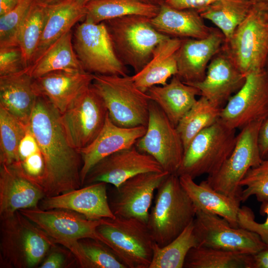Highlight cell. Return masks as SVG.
Instances as JSON below:
<instances>
[{"mask_svg":"<svg viewBox=\"0 0 268 268\" xmlns=\"http://www.w3.org/2000/svg\"><path fill=\"white\" fill-rule=\"evenodd\" d=\"M222 47L244 75L264 69L268 55V4L254 3Z\"/></svg>","mask_w":268,"mask_h":268,"instance_id":"cell-6","label":"cell"},{"mask_svg":"<svg viewBox=\"0 0 268 268\" xmlns=\"http://www.w3.org/2000/svg\"><path fill=\"white\" fill-rule=\"evenodd\" d=\"M252 255L199 246L188 252L185 268H252Z\"/></svg>","mask_w":268,"mask_h":268,"instance_id":"cell-33","label":"cell"},{"mask_svg":"<svg viewBox=\"0 0 268 268\" xmlns=\"http://www.w3.org/2000/svg\"><path fill=\"white\" fill-rule=\"evenodd\" d=\"M25 69L19 46L0 47V76L17 73Z\"/></svg>","mask_w":268,"mask_h":268,"instance_id":"cell-43","label":"cell"},{"mask_svg":"<svg viewBox=\"0 0 268 268\" xmlns=\"http://www.w3.org/2000/svg\"><path fill=\"white\" fill-rule=\"evenodd\" d=\"M264 121H254L241 129L229 156L216 173L208 176L205 180L211 188L240 200L243 189L240 182L251 168L259 165L263 160L259 149L258 136Z\"/></svg>","mask_w":268,"mask_h":268,"instance_id":"cell-9","label":"cell"},{"mask_svg":"<svg viewBox=\"0 0 268 268\" xmlns=\"http://www.w3.org/2000/svg\"><path fill=\"white\" fill-rule=\"evenodd\" d=\"M11 167L43 189L46 176L45 160L29 126L19 145L17 163Z\"/></svg>","mask_w":268,"mask_h":268,"instance_id":"cell-37","label":"cell"},{"mask_svg":"<svg viewBox=\"0 0 268 268\" xmlns=\"http://www.w3.org/2000/svg\"><path fill=\"white\" fill-rule=\"evenodd\" d=\"M107 184L97 182L59 195L44 198L39 207L43 210L73 211L91 220L114 218L109 203Z\"/></svg>","mask_w":268,"mask_h":268,"instance_id":"cell-20","label":"cell"},{"mask_svg":"<svg viewBox=\"0 0 268 268\" xmlns=\"http://www.w3.org/2000/svg\"><path fill=\"white\" fill-rule=\"evenodd\" d=\"M236 130L220 118L199 133L184 152L176 174L195 179L204 174L216 173L228 158L235 146Z\"/></svg>","mask_w":268,"mask_h":268,"instance_id":"cell-7","label":"cell"},{"mask_svg":"<svg viewBox=\"0 0 268 268\" xmlns=\"http://www.w3.org/2000/svg\"><path fill=\"white\" fill-rule=\"evenodd\" d=\"M266 158H268V155L267 156Z\"/></svg>","mask_w":268,"mask_h":268,"instance_id":"cell-55","label":"cell"},{"mask_svg":"<svg viewBox=\"0 0 268 268\" xmlns=\"http://www.w3.org/2000/svg\"><path fill=\"white\" fill-rule=\"evenodd\" d=\"M250 1L253 3H265L268 4V0H249Z\"/></svg>","mask_w":268,"mask_h":268,"instance_id":"cell-51","label":"cell"},{"mask_svg":"<svg viewBox=\"0 0 268 268\" xmlns=\"http://www.w3.org/2000/svg\"><path fill=\"white\" fill-rule=\"evenodd\" d=\"M34 0H20L10 12L0 16V47L19 46L21 27Z\"/></svg>","mask_w":268,"mask_h":268,"instance_id":"cell-40","label":"cell"},{"mask_svg":"<svg viewBox=\"0 0 268 268\" xmlns=\"http://www.w3.org/2000/svg\"><path fill=\"white\" fill-rule=\"evenodd\" d=\"M258 144L260 154L264 159L268 154V117L262 123L259 133Z\"/></svg>","mask_w":268,"mask_h":268,"instance_id":"cell-46","label":"cell"},{"mask_svg":"<svg viewBox=\"0 0 268 268\" xmlns=\"http://www.w3.org/2000/svg\"><path fill=\"white\" fill-rule=\"evenodd\" d=\"M166 0H149L150 3L158 5H160L164 3Z\"/></svg>","mask_w":268,"mask_h":268,"instance_id":"cell-50","label":"cell"},{"mask_svg":"<svg viewBox=\"0 0 268 268\" xmlns=\"http://www.w3.org/2000/svg\"><path fill=\"white\" fill-rule=\"evenodd\" d=\"M104 22L115 52L125 65L135 73L149 61L156 47L170 37L152 25L150 18L132 15L107 20Z\"/></svg>","mask_w":268,"mask_h":268,"instance_id":"cell-5","label":"cell"},{"mask_svg":"<svg viewBox=\"0 0 268 268\" xmlns=\"http://www.w3.org/2000/svg\"><path fill=\"white\" fill-rule=\"evenodd\" d=\"M91 87L103 100L113 123L125 128L147 126L151 100L132 76L93 74Z\"/></svg>","mask_w":268,"mask_h":268,"instance_id":"cell-4","label":"cell"},{"mask_svg":"<svg viewBox=\"0 0 268 268\" xmlns=\"http://www.w3.org/2000/svg\"><path fill=\"white\" fill-rule=\"evenodd\" d=\"M46 197L43 188L15 168L0 167V218L10 216L17 211L39 206Z\"/></svg>","mask_w":268,"mask_h":268,"instance_id":"cell-23","label":"cell"},{"mask_svg":"<svg viewBox=\"0 0 268 268\" xmlns=\"http://www.w3.org/2000/svg\"><path fill=\"white\" fill-rule=\"evenodd\" d=\"M141 0L142 1H143V2H149V3H150L149 0Z\"/></svg>","mask_w":268,"mask_h":268,"instance_id":"cell-54","label":"cell"},{"mask_svg":"<svg viewBox=\"0 0 268 268\" xmlns=\"http://www.w3.org/2000/svg\"><path fill=\"white\" fill-rule=\"evenodd\" d=\"M29 126L0 107V165L14 166L17 164L19 145Z\"/></svg>","mask_w":268,"mask_h":268,"instance_id":"cell-38","label":"cell"},{"mask_svg":"<svg viewBox=\"0 0 268 268\" xmlns=\"http://www.w3.org/2000/svg\"><path fill=\"white\" fill-rule=\"evenodd\" d=\"M161 171H164L155 159L134 145L100 160L87 174L83 185L104 182L116 188L139 173Z\"/></svg>","mask_w":268,"mask_h":268,"instance_id":"cell-17","label":"cell"},{"mask_svg":"<svg viewBox=\"0 0 268 268\" xmlns=\"http://www.w3.org/2000/svg\"><path fill=\"white\" fill-rule=\"evenodd\" d=\"M20 0H0V16L13 10Z\"/></svg>","mask_w":268,"mask_h":268,"instance_id":"cell-48","label":"cell"},{"mask_svg":"<svg viewBox=\"0 0 268 268\" xmlns=\"http://www.w3.org/2000/svg\"><path fill=\"white\" fill-rule=\"evenodd\" d=\"M221 110L201 96L176 126L183 141L184 152L194 138L220 118Z\"/></svg>","mask_w":268,"mask_h":268,"instance_id":"cell-36","label":"cell"},{"mask_svg":"<svg viewBox=\"0 0 268 268\" xmlns=\"http://www.w3.org/2000/svg\"><path fill=\"white\" fill-rule=\"evenodd\" d=\"M72 36L71 31L63 35L25 69L33 79L58 70H84L74 51Z\"/></svg>","mask_w":268,"mask_h":268,"instance_id":"cell-30","label":"cell"},{"mask_svg":"<svg viewBox=\"0 0 268 268\" xmlns=\"http://www.w3.org/2000/svg\"><path fill=\"white\" fill-rule=\"evenodd\" d=\"M86 14L85 6L80 4L77 0H63L48 4L46 21L31 65L51 44L71 31L77 22L84 20Z\"/></svg>","mask_w":268,"mask_h":268,"instance_id":"cell-29","label":"cell"},{"mask_svg":"<svg viewBox=\"0 0 268 268\" xmlns=\"http://www.w3.org/2000/svg\"><path fill=\"white\" fill-rule=\"evenodd\" d=\"M194 230L199 246L253 255L267 245L257 233L231 226L220 216L196 209Z\"/></svg>","mask_w":268,"mask_h":268,"instance_id":"cell-14","label":"cell"},{"mask_svg":"<svg viewBox=\"0 0 268 268\" xmlns=\"http://www.w3.org/2000/svg\"><path fill=\"white\" fill-rule=\"evenodd\" d=\"M107 109L91 85L60 114V121L70 144L80 150L90 144L102 130Z\"/></svg>","mask_w":268,"mask_h":268,"instance_id":"cell-13","label":"cell"},{"mask_svg":"<svg viewBox=\"0 0 268 268\" xmlns=\"http://www.w3.org/2000/svg\"><path fill=\"white\" fill-rule=\"evenodd\" d=\"M76 260L83 268H127L108 246L92 238L78 241Z\"/></svg>","mask_w":268,"mask_h":268,"instance_id":"cell-39","label":"cell"},{"mask_svg":"<svg viewBox=\"0 0 268 268\" xmlns=\"http://www.w3.org/2000/svg\"><path fill=\"white\" fill-rule=\"evenodd\" d=\"M169 174L143 172L115 187L109 203L115 217L134 218L147 223L154 192Z\"/></svg>","mask_w":268,"mask_h":268,"instance_id":"cell-16","label":"cell"},{"mask_svg":"<svg viewBox=\"0 0 268 268\" xmlns=\"http://www.w3.org/2000/svg\"><path fill=\"white\" fill-rule=\"evenodd\" d=\"M91 0H77L78 3L84 6Z\"/></svg>","mask_w":268,"mask_h":268,"instance_id":"cell-52","label":"cell"},{"mask_svg":"<svg viewBox=\"0 0 268 268\" xmlns=\"http://www.w3.org/2000/svg\"><path fill=\"white\" fill-rule=\"evenodd\" d=\"M58 244L78 255V241L92 238L102 242L97 231L103 219L91 220L76 212L63 209L43 210L39 206L19 210ZM77 261V260H76Z\"/></svg>","mask_w":268,"mask_h":268,"instance_id":"cell-11","label":"cell"},{"mask_svg":"<svg viewBox=\"0 0 268 268\" xmlns=\"http://www.w3.org/2000/svg\"><path fill=\"white\" fill-rule=\"evenodd\" d=\"M194 220L175 239L164 246L154 242L149 268H183L189 251L199 246L194 230Z\"/></svg>","mask_w":268,"mask_h":268,"instance_id":"cell-34","label":"cell"},{"mask_svg":"<svg viewBox=\"0 0 268 268\" xmlns=\"http://www.w3.org/2000/svg\"><path fill=\"white\" fill-rule=\"evenodd\" d=\"M36 1L47 4H53L63 0H35Z\"/></svg>","mask_w":268,"mask_h":268,"instance_id":"cell-49","label":"cell"},{"mask_svg":"<svg viewBox=\"0 0 268 268\" xmlns=\"http://www.w3.org/2000/svg\"><path fill=\"white\" fill-rule=\"evenodd\" d=\"M73 34L74 50L85 71L101 75H128L126 66L118 57L104 22L83 20Z\"/></svg>","mask_w":268,"mask_h":268,"instance_id":"cell-10","label":"cell"},{"mask_svg":"<svg viewBox=\"0 0 268 268\" xmlns=\"http://www.w3.org/2000/svg\"><path fill=\"white\" fill-rule=\"evenodd\" d=\"M84 6L86 14L84 20L96 24L132 15L151 18L160 8V5L140 0H92Z\"/></svg>","mask_w":268,"mask_h":268,"instance_id":"cell-31","label":"cell"},{"mask_svg":"<svg viewBox=\"0 0 268 268\" xmlns=\"http://www.w3.org/2000/svg\"><path fill=\"white\" fill-rule=\"evenodd\" d=\"M182 39L168 37L155 48L151 58L138 72L132 76L136 86L146 92L155 85H164L178 72L176 53Z\"/></svg>","mask_w":268,"mask_h":268,"instance_id":"cell-27","label":"cell"},{"mask_svg":"<svg viewBox=\"0 0 268 268\" xmlns=\"http://www.w3.org/2000/svg\"><path fill=\"white\" fill-rule=\"evenodd\" d=\"M253 4L249 0H216L197 11L221 31L226 41L246 18Z\"/></svg>","mask_w":268,"mask_h":268,"instance_id":"cell-32","label":"cell"},{"mask_svg":"<svg viewBox=\"0 0 268 268\" xmlns=\"http://www.w3.org/2000/svg\"><path fill=\"white\" fill-rule=\"evenodd\" d=\"M135 146L155 159L163 170L176 174L184 154V147L176 127L154 102L150 100L145 134Z\"/></svg>","mask_w":268,"mask_h":268,"instance_id":"cell-12","label":"cell"},{"mask_svg":"<svg viewBox=\"0 0 268 268\" xmlns=\"http://www.w3.org/2000/svg\"><path fill=\"white\" fill-rule=\"evenodd\" d=\"M265 69L268 72V55L265 63Z\"/></svg>","mask_w":268,"mask_h":268,"instance_id":"cell-53","label":"cell"},{"mask_svg":"<svg viewBox=\"0 0 268 268\" xmlns=\"http://www.w3.org/2000/svg\"><path fill=\"white\" fill-rule=\"evenodd\" d=\"M216 0H166L164 3L177 9L199 10Z\"/></svg>","mask_w":268,"mask_h":268,"instance_id":"cell-45","label":"cell"},{"mask_svg":"<svg viewBox=\"0 0 268 268\" xmlns=\"http://www.w3.org/2000/svg\"><path fill=\"white\" fill-rule=\"evenodd\" d=\"M268 117V72L262 69L248 73L242 87L221 110L220 119L229 127L240 130Z\"/></svg>","mask_w":268,"mask_h":268,"instance_id":"cell-15","label":"cell"},{"mask_svg":"<svg viewBox=\"0 0 268 268\" xmlns=\"http://www.w3.org/2000/svg\"><path fill=\"white\" fill-rule=\"evenodd\" d=\"M157 191L147 225L154 242L162 247L175 239L194 220L196 208L176 174H169Z\"/></svg>","mask_w":268,"mask_h":268,"instance_id":"cell-3","label":"cell"},{"mask_svg":"<svg viewBox=\"0 0 268 268\" xmlns=\"http://www.w3.org/2000/svg\"><path fill=\"white\" fill-rule=\"evenodd\" d=\"M252 257V268H268V246Z\"/></svg>","mask_w":268,"mask_h":268,"instance_id":"cell-47","label":"cell"},{"mask_svg":"<svg viewBox=\"0 0 268 268\" xmlns=\"http://www.w3.org/2000/svg\"><path fill=\"white\" fill-rule=\"evenodd\" d=\"M245 80L246 75L239 70L222 47L210 62L205 78L200 82L187 84L197 88L201 96L221 109L242 87Z\"/></svg>","mask_w":268,"mask_h":268,"instance_id":"cell-18","label":"cell"},{"mask_svg":"<svg viewBox=\"0 0 268 268\" xmlns=\"http://www.w3.org/2000/svg\"><path fill=\"white\" fill-rule=\"evenodd\" d=\"M93 79V74L84 70H58L34 79L33 87L37 96L47 99L61 114Z\"/></svg>","mask_w":268,"mask_h":268,"instance_id":"cell-22","label":"cell"},{"mask_svg":"<svg viewBox=\"0 0 268 268\" xmlns=\"http://www.w3.org/2000/svg\"><path fill=\"white\" fill-rule=\"evenodd\" d=\"M0 219V268L37 266L57 243L19 210Z\"/></svg>","mask_w":268,"mask_h":268,"instance_id":"cell-2","label":"cell"},{"mask_svg":"<svg viewBox=\"0 0 268 268\" xmlns=\"http://www.w3.org/2000/svg\"><path fill=\"white\" fill-rule=\"evenodd\" d=\"M260 212L262 215H267L264 223H259L255 220V215L251 208L245 206L240 207L238 214V226L257 233L268 246V201L262 202Z\"/></svg>","mask_w":268,"mask_h":268,"instance_id":"cell-42","label":"cell"},{"mask_svg":"<svg viewBox=\"0 0 268 268\" xmlns=\"http://www.w3.org/2000/svg\"><path fill=\"white\" fill-rule=\"evenodd\" d=\"M204 20L197 10L177 9L163 3L150 22L158 32L170 37L202 39L208 36L212 28Z\"/></svg>","mask_w":268,"mask_h":268,"instance_id":"cell-25","label":"cell"},{"mask_svg":"<svg viewBox=\"0 0 268 268\" xmlns=\"http://www.w3.org/2000/svg\"><path fill=\"white\" fill-rule=\"evenodd\" d=\"M33 78L26 69L0 76V107L25 126H29L37 98Z\"/></svg>","mask_w":268,"mask_h":268,"instance_id":"cell-24","label":"cell"},{"mask_svg":"<svg viewBox=\"0 0 268 268\" xmlns=\"http://www.w3.org/2000/svg\"><path fill=\"white\" fill-rule=\"evenodd\" d=\"M180 183L196 209L220 216L234 227L238 228V214L241 201L220 193L211 188L205 180L200 184L188 175L179 176Z\"/></svg>","mask_w":268,"mask_h":268,"instance_id":"cell-26","label":"cell"},{"mask_svg":"<svg viewBox=\"0 0 268 268\" xmlns=\"http://www.w3.org/2000/svg\"><path fill=\"white\" fill-rule=\"evenodd\" d=\"M146 126L125 128L113 123L108 114L105 124L96 138L79 151L82 165L80 171L82 187L90 169L103 158L135 145L145 133Z\"/></svg>","mask_w":268,"mask_h":268,"instance_id":"cell-21","label":"cell"},{"mask_svg":"<svg viewBox=\"0 0 268 268\" xmlns=\"http://www.w3.org/2000/svg\"><path fill=\"white\" fill-rule=\"evenodd\" d=\"M29 127L45 160L46 197L81 188V155L67 140L60 113L43 97H37Z\"/></svg>","mask_w":268,"mask_h":268,"instance_id":"cell-1","label":"cell"},{"mask_svg":"<svg viewBox=\"0 0 268 268\" xmlns=\"http://www.w3.org/2000/svg\"><path fill=\"white\" fill-rule=\"evenodd\" d=\"M225 37L217 28L212 27L209 35L202 39H182L176 53L177 76L186 84L199 82L206 75L208 66L220 50Z\"/></svg>","mask_w":268,"mask_h":268,"instance_id":"cell-19","label":"cell"},{"mask_svg":"<svg viewBox=\"0 0 268 268\" xmlns=\"http://www.w3.org/2000/svg\"><path fill=\"white\" fill-rule=\"evenodd\" d=\"M57 245L50 250L40 268H63L69 267L74 263L70 256L73 254L69 250L65 251Z\"/></svg>","mask_w":268,"mask_h":268,"instance_id":"cell-44","label":"cell"},{"mask_svg":"<svg viewBox=\"0 0 268 268\" xmlns=\"http://www.w3.org/2000/svg\"><path fill=\"white\" fill-rule=\"evenodd\" d=\"M48 13V4L34 0L19 32L20 48L25 69L31 64L39 44Z\"/></svg>","mask_w":268,"mask_h":268,"instance_id":"cell-35","label":"cell"},{"mask_svg":"<svg viewBox=\"0 0 268 268\" xmlns=\"http://www.w3.org/2000/svg\"><path fill=\"white\" fill-rule=\"evenodd\" d=\"M97 231L127 268H149L154 241L147 223L134 218H104Z\"/></svg>","mask_w":268,"mask_h":268,"instance_id":"cell-8","label":"cell"},{"mask_svg":"<svg viewBox=\"0 0 268 268\" xmlns=\"http://www.w3.org/2000/svg\"><path fill=\"white\" fill-rule=\"evenodd\" d=\"M240 186L246 187L241 192V202L254 195L259 201H268V158L264 159L259 165L251 168L240 182Z\"/></svg>","mask_w":268,"mask_h":268,"instance_id":"cell-41","label":"cell"},{"mask_svg":"<svg viewBox=\"0 0 268 268\" xmlns=\"http://www.w3.org/2000/svg\"><path fill=\"white\" fill-rule=\"evenodd\" d=\"M146 92L176 127L196 102L197 96L201 95L197 88L184 83L176 75L169 83L153 86Z\"/></svg>","mask_w":268,"mask_h":268,"instance_id":"cell-28","label":"cell"}]
</instances>
